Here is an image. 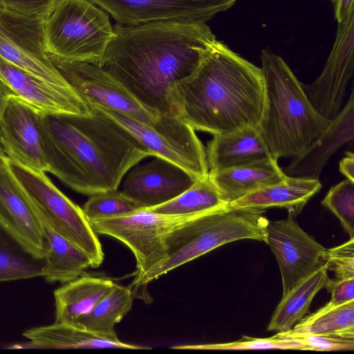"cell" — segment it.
<instances>
[{
    "label": "cell",
    "instance_id": "6da1fadb",
    "mask_svg": "<svg viewBox=\"0 0 354 354\" xmlns=\"http://www.w3.org/2000/svg\"><path fill=\"white\" fill-rule=\"evenodd\" d=\"M100 66L147 109L173 114L169 89L198 66L217 42L205 22L117 23Z\"/></svg>",
    "mask_w": 354,
    "mask_h": 354
},
{
    "label": "cell",
    "instance_id": "7a4b0ae2",
    "mask_svg": "<svg viewBox=\"0 0 354 354\" xmlns=\"http://www.w3.org/2000/svg\"><path fill=\"white\" fill-rule=\"evenodd\" d=\"M88 114H45L47 172L85 195L117 190L127 172L151 156L125 128L88 102Z\"/></svg>",
    "mask_w": 354,
    "mask_h": 354
},
{
    "label": "cell",
    "instance_id": "3957f363",
    "mask_svg": "<svg viewBox=\"0 0 354 354\" xmlns=\"http://www.w3.org/2000/svg\"><path fill=\"white\" fill-rule=\"evenodd\" d=\"M174 115L213 136L258 126L264 102L261 68L217 41L195 71L169 89Z\"/></svg>",
    "mask_w": 354,
    "mask_h": 354
},
{
    "label": "cell",
    "instance_id": "277c9868",
    "mask_svg": "<svg viewBox=\"0 0 354 354\" xmlns=\"http://www.w3.org/2000/svg\"><path fill=\"white\" fill-rule=\"evenodd\" d=\"M264 102L258 124L271 157H295L329 125L313 106L288 64L269 49L261 53Z\"/></svg>",
    "mask_w": 354,
    "mask_h": 354
},
{
    "label": "cell",
    "instance_id": "5b68a950",
    "mask_svg": "<svg viewBox=\"0 0 354 354\" xmlns=\"http://www.w3.org/2000/svg\"><path fill=\"white\" fill-rule=\"evenodd\" d=\"M265 211L230 204L197 214L179 224L163 238L161 260L139 277L134 286L147 285L162 275L207 252L241 239L267 241Z\"/></svg>",
    "mask_w": 354,
    "mask_h": 354
},
{
    "label": "cell",
    "instance_id": "8992f818",
    "mask_svg": "<svg viewBox=\"0 0 354 354\" xmlns=\"http://www.w3.org/2000/svg\"><path fill=\"white\" fill-rule=\"evenodd\" d=\"M44 35L49 57L99 66L114 30L91 0H58L44 19Z\"/></svg>",
    "mask_w": 354,
    "mask_h": 354
},
{
    "label": "cell",
    "instance_id": "52a82bcc",
    "mask_svg": "<svg viewBox=\"0 0 354 354\" xmlns=\"http://www.w3.org/2000/svg\"><path fill=\"white\" fill-rule=\"evenodd\" d=\"M6 163L22 192L41 221L82 250L99 267L104 252L82 209L64 194L46 176L6 158Z\"/></svg>",
    "mask_w": 354,
    "mask_h": 354
},
{
    "label": "cell",
    "instance_id": "ba28073f",
    "mask_svg": "<svg viewBox=\"0 0 354 354\" xmlns=\"http://www.w3.org/2000/svg\"><path fill=\"white\" fill-rule=\"evenodd\" d=\"M93 104L130 132L151 156L178 166L196 180L208 178L204 146L195 130L177 115L160 113L153 124H148Z\"/></svg>",
    "mask_w": 354,
    "mask_h": 354
},
{
    "label": "cell",
    "instance_id": "9c48e42d",
    "mask_svg": "<svg viewBox=\"0 0 354 354\" xmlns=\"http://www.w3.org/2000/svg\"><path fill=\"white\" fill-rule=\"evenodd\" d=\"M194 216L165 215L140 209L120 216L90 220L89 223L97 235L111 236L131 250L136 261V277H139L161 260L165 235Z\"/></svg>",
    "mask_w": 354,
    "mask_h": 354
},
{
    "label": "cell",
    "instance_id": "30bf717a",
    "mask_svg": "<svg viewBox=\"0 0 354 354\" xmlns=\"http://www.w3.org/2000/svg\"><path fill=\"white\" fill-rule=\"evenodd\" d=\"M44 21L0 10V59L49 84L73 88L46 52Z\"/></svg>",
    "mask_w": 354,
    "mask_h": 354
},
{
    "label": "cell",
    "instance_id": "8fae6325",
    "mask_svg": "<svg viewBox=\"0 0 354 354\" xmlns=\"http://www.w3.org/2000/svg\"><path fill=\"white\" fill-rule=\"evenodd\" d=\"M64 79L84 100L140 122L151 124L160 113L143 106L100 66L49 57Z\"/></svg>",
    "mask_w": 354,
    "mask_h": 354
},
{
    "label": "cell",
    "instance_id": "7c38bea8",
    "mask_svg": "<svg viewBox=\"0 0 354 354\" xmlns=\"http://www.w3.org/2000/svg\"><path fill=\"white\" fill-rule=\"evenodd\" d=\"M268 243L274 253L281 274L284 296L298 283L326 261L327 249L305 232L292 214L286 219L268 221Z\"/></svg>",
    "mask_w": 354,
    "mask_h": 354
},
{
    "label": "cell",
    "instance_id": "4fadbf2b",
    "mask_svg": "<svg viewBox=\"0 0 354 354\" xmlns=\"http://www.w3.org/2000/svg\"><path fill=\"white\" fill-rule=\"evenodd\" d=\"M353 71L354 11L338 24L333 47L320 75L310 84H301L311 104L325 118L332 120L342 110Z\"/></svg>",
    "mask_w": 354,
    "mask_h": 354
},
{
    "label": "cell",
    "instance_id": "5bb4252c",
    "mask_svg": "<svg viewBox=\"0 0 354 354\" xmlns=\"http://www.w3.org/2000/svg\"><path fill=\"white\" fill-rule=\"evenodd\" d=\"M117 23L138 25L174 21L205 22L237 0H91Z\"/></svg>",
    "mask_w": 354,
    "mask_h": 354
},
{
    "label": "cell",
    "instance_id": "9a60e30c",
    "mask_svg": "<svg viewBox=\"0 0 354 354\" xmlns=\"http://www.w3.org/2000/svg\"><path fill=\"white\" fill-rule=\"evenodd\" d=\"M44 113L12 95L0 120V145L7 158L33 170L47 172L43 136Z\"/></svg>",
    "mask_w": 354,
    "mask_h": 354
},
{
    "label": "cell",
    "instance_id": "2e32d148",
    "mask_svg": "<svg viewBox=\"0 0 354 354\" xmlns=\"http://www.w3.org/2000/svg\"><path fill=\"white\" fill-rule=\"evenodd\" d=\"M195 180L178 166L156 157L129 170L122 180L120 191L146 209L172 200Z\"/></svg>",
    "mask_w": 354,
    "mask_h": 354
},
{
    "label": "cell",
    "instance_id": "e0dca14e",
    "mask_svg": "<svg viewBox=\"0 0 354 354\" xmlns=\"http://www.w3.org/2000/svg\"><path fill=\"white\" fill-rule=\"evenodd\" d=\"M0 78L15 95L45 114H88L91 107L74 88L49 84L0 59Z\"/></svg>",
    "mask_w": 354,
    "mask_h": 354
},
{
    "label": "cell",
    "instance_id": "ac0fdd59",
    "mask_svg": "<svg viewBox=\"0 0 354 354\" xmlns=\"http://www.w3.org/2000/svg\"><path fill=\"white\" fill-rule=\"evenodd\" d=\"M354 138V92L329 125L286 168L293 177L319 179L330 156Z\"/></svg>",
    "mask_w": 354,
    "mask_h": 354
},
{
    "label": "cell",
    "instance_id": "d6986e66",
    "mask_svg": "<svg viewBox=\"0 0 354 354\" xmlns=\"http://www.w3.org/2000/svg\"><path fill=\"white\" fill-rule=\"evenodd\" d=\"M0 221L35 254L44 257L42 221L8 170L6 160L0 167Z\"/></svg>",
    "mask_w": 354,
    "mask_h": 354
},
{
    "label": "cell",
    "instance_id": "ffe728a7",
    "mask_svg": "<svg viewBox=\"0 0 354 354\" xmlns=\"http://www.w3.org/2000/svg\"><path fill=\"white\" fill-rule=\"evenodd\" d=\"M206 156L209 173L272 158L257 126L214 135L207 144Z\"/></svg>",
    "mask_w": 354,
    "mask_h": 354
},
{
    "label": "cell",
    "instance_id": "44dd1931",
    "mask_svg": "<svg viewBox=\"0 0 354 354\" xmlns=\"http://www.w3.org/2000/svg\"><path fill=\"white\" fill-rule=\"evenodd\" d=\"M287 174L272 158L209 173V178L229 203L265 187L283 181Z\"/></svg>",
    "mask_w": 354,
    "mask_h": 354
},
{
    "label": "cell",
    "instance_id": "7402d4cb",
    "mask_svg": "<svg viewBox=\"0 0 354 354\" xmlns=\"http://www.w3.org/2000/svg\"><path fill=\"white\" fill-rule=\"evenodd\" d=\"M23 335L35 348L150 349L121 342L118 337L95 333L73 325L55 323L26 330Z\"/></svg>",
    "mask_w": 354,
    "mask_h": 354
},
{
    "label": "cell",
    "instance_id": "603a6c76",
    "mask_svg": "<svg viewBox=\"0 0 354 354\" xmlns=\"http://www.w3.org/2000/svg\"><path fill=\"white\" fill-rule=\"evenodd\" d=\"M321 188L319 179L287 176L283 181L253 192L230 205L259 209L284 207L295 217Z\"/></svg>",
    "mask_w": 354,
    "mask_h": 354
},
{
    "label": "cell",
    "instance_id": "cb8c5ba5",
    "mask_svg": "<svg viewBox=\"0 0 354 354\" xmlns=\"http://www.w3.org/2000/svg\"><path fill=\"white\" fill-rule=\"evenodd\" d=\"M111 279L82 274L54 291L55 322L75 326L113 287Z\"/></svg>",
    "mask_w": 354,
    "mask_h": 354
},
{
    "label": "cell",
    "instance_id": "d4e9b609",
    "mask_svg": "<svg viewBox=\"0 0 354 354\" xmlns=\"http://www.w3.org/2000/svg\"><path fill=\"white\" fill-rule=\"evenodd\" d=\"M46 264L42 277L48 283L71 281L91 267L88 256L43 221Z\"/></svg>",
    "mask_w": 354,
    "mask_h": 354
},
{
    "label": "cell",
    "instance_id": "484cf974",
    "mask_svg": "<svg viewBox=\"0 0 354 354\" xmlns=\"http://www.w3.org/2000/svg\"><path fill=\"white\" fill-rule=\"evenodd\" d=\"M322 266L298 283L282 298L277 306L267 330L278 333L290 330L307 313L317 293L329 279Z\"/></svg>",
    "mask_w": 354,
    "mask_h": 354
},
{
    "label": "cell",
    "instance_id": "4316f807",
    "mask_svg": "<svg viewBox=\"0 0 354 354\" xmlns=\"http://www.w3.org/2000/svg\"><path fill=\"white\" fill-rule=\"evenodd\" d=\"M44 257L35 254L0 221V281L42 277Z\"/></svg>",
    "mask_w": 354,
    "mask_h": 354
},
{
    "label": "cell",
    "instance_id": "83f0119b",
    "mask_svg": "<svg viewBox=\"0 0 354 354\" xmlns=\"http://www.w3.org/2000/svg\"><path fill=\"white\" fill-rule=\"evenodd\" d=\"M134 293L130 288L114 283L92 310L75 326L108 337H118L115 326L132 307Z\"/></svg>",
    "mask_w": 354,
    "mask_h": 354
},
{
    "label": "cell",
    "instance_id": "f1b7e54d",
    "mask_svg": "<svg viewBox=\"0 0 354 354\" xmlns=\"http://www.w3.org/2000/svg\"><path fill=\"white\" fill-rule=\"evenodd\" d=\"M229 203L208 178L196 180L188 189L163 204L146 208L155 213L171 216L203 214Z\"/></svg>",
    "mask_w": 354,
    "mask_h": 354
},
{
    "label": "cell",
    "instance_id": "f546056e",
    "mask_svg": "<svg viewBox=\"0 0 354 354\" xmlns=\"http://www.w3.org/2000/svg\"><path fill=\"white\" fill-rule=\"evenodd\" d=\"M286 334L354 333V300L333 305L329 301L316 312L304 316Z\"/></svg>",
    "mask_w": 354,
    "mask_h": 354
},
{
    "label": "cell",
    "instance_id": "4dcf8cb0",
    "mask_svg": "<svg viewBox=\"0 0 354 354\" xmlns=\"http://www.w3.org/2000/svg\"><path fill=\"white\" fill-rule=\"evenodd\" d=\"M172 349L205 350V351H251V350H303L307 347L292 339L285 338L279 333L267 338L242 336L237 341L227 343L206 344L196 345H178Z\"/></svg>",
    "mask_w": 354,
    "mask_h": 354
},
{
    "label": "cell",
    "instance_id": "1f68e13d",
    "mask_svg": "<svg viewBox=\"0 0 354 354\" xmlns=\"http://www.w3.org/2000/svg\"><path fill=\"white\" fill-rule=\"evenodd\" d=\"M82 209L90 221L120 216L142 208L120 190L117 189L91 195Z\"/></svg>",
    "mask_w": 354,
    "mask_h": 354
},
{
    "label": "cell",
    "instance_id": "d6a6232c",
    "mask_svg": "<svg viewBox=\"0 0 354 354\" xmlns=\"http://www.w3.org/2000/svg\"><path fill=\"white\" fill-rule=\"evenodd\" d=\"M322 205L339 218L350 237L354 238V182L346 178L333 186Z\"/></svg>",
    "mask_w": 354,
    "mask_h": 354
},
{
    "label": "cell",
    "instance_id": "836d02e7",
    "mask_svg": "<svg viewBox=\"0 0 354 354\" xmlns=\"http://www.w3.org/2000/svg\"><path fill=\"white\" fill-rule=\"evenodd\" d=\"M281 336L299 342L307 351H353L354 333L344 334H295L278 333Z\"/></svg>",
    "mask_w": 354,
    "mask_h": 354
},
{
    "label": "cell",
    "instance_id": "e575fe53",
    "mask_svg": "<svg viewBox=\"0 0 354 354\" xmlns=\"http://www.w3.org/2000/svg\"><path fill=\"white\" fill-rule=\"evenodd\" d=\"M324 266L334 272L337 279L354 278V238L327 250Z\"/></svg>",
    "mask_w": 354,
    "mask_h": 354
},
{
    "label": "cell",
    "instance_id": "d590c367",
    "mask_svg": "<svg viewBox=\"0 0 354 354\" xmlns=\"http://www.w3.org/2000/svg\"><path fill=\"white\" fill-rule=\"evenodd\" d=\"M58 0H0V10L32 18L45 19Z\"/></svg>",
    "mask_w": 354,
    "mask_h": 354
},
{
    "label": "cell",
    "instance_id": "8d00e7d4",
    "mask_svg": "<svg viewBox=\"0 0 354 354\" xmlns=\"http://www.w3.org/2000/svg\"><path fill=\"white\" fill-rule=\"evenodd\" d=\"M324 288L331 293L329 302L333 305H341L354 300V278L328 279Z\"/></svg>",
    "mask_w": 354,
    "mask_h": 354
},
{
    "label": "cell",
    "instance_id": "74e56055",
    "mask_svg": "<svg viewBox=\"0 0 354 354\" xmlns=\"http://www.w3.org/2000/svg\"><path fill=\"white\" fill-rule=\"evenodd\" d=\"M334 6L335 19L338 24L344 22L354 11V0H330Z\"/></svg>",
    "mask_w": 354,
    "mask_h": 354
},
{
    "label": "cell",
    "instance_id": "f35d334b",
    "mask_svg": "<svg viewBox=\"0 0 354 354\" xmlns=\"http://www.w3.org/2000/svg\"><path fill=\"white\" fill-rule=\"evenodd\" d=\"M339 171L346 178L354 182V154L353 152L347 151L346 156L339 162Z\"/></svg>",
    "mask_w": 354,
    "mask_h": 354
},
{
    "label": "cell",
    "instance_id": "ab89813d",
    "mask_svg": "<svg viewBox=\"0 0 354 354\" xmlns=\"http://www.w3.org/2000/svg\"><path fill=\"white\" fill-rule=\"evenodd\" d=\"M15 95L10 88L0 78V120L9 98Z\"/></svg>",
    "mask_w": 354,
    "mask_h": 354
},
{
    "label": "cell",
    "instance_id": "60d3db41",
    "mask_svg": "<svg viewBox=\"0 0 354 354\" xmlns=\"http://www.w3.org/2000/svg\"><path fill=\"white\" fill-rule=\"evenodd\" d=\"M7 156L5 155L1 145H0V167L4 163Z\"/></svg>",
    "mask_w": 354,
    "mask_h": 354
}]
</instances>
